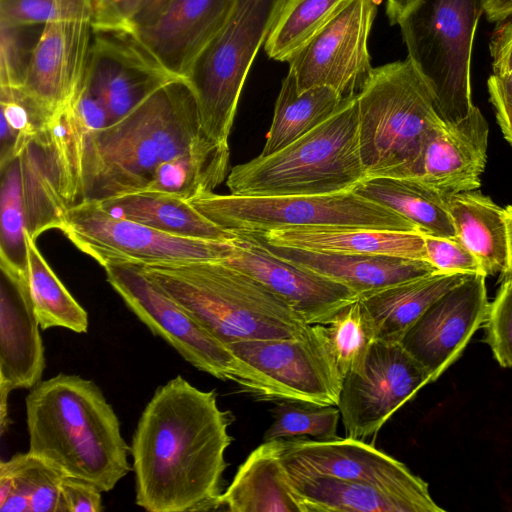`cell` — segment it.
<instances>
[{
  "mask_svg": "<svg viewBox=\"0 0 512 512\" xmlns=\"http://www.w3.org/2000/svg\"><path fill=\"white\" fill-rule=\"evenodd\" d=\"M290 477H331L364 482L435 502L428 484L408 467L362 440L292 438L276 440Z\"/></svg>",
  "mask_w": 512,
  "mask_h": 512,
  "instance_id": "cell-16",
  "label": "cell"
},
{
  "mask_svg": "<svg viewBox=\"0 0 512 512\" xmlns=\"http://www.w3.org/2000/svg\"><path fill=\"white\" fill-rule=\"evenodd\" d=\"M27 287L42 330L60 327L76 333L88 331L86 310L75 300L26 233Z\"/></svg>",
  "mask_w": 512,
  "mask_h": 512,
  "instance_id": "cell-34",
  "label": "cell"
},
{
  "mask_svg": "<svg viewBox=\"0 0 512 512\" xmlns=\"http://www.w3.org/2000/svg\"><path fill=\"white\" fill-rule=\"evenodd\" d=\"M505 209V218L507 225V237H508V272L504 276H512V205L507 206ZM503 277V278H504Z\"/></svg>",
  "mask_w": 512,
  "mask_h": 512,
  "instance_id": "cell-50",
  "label": "cell"
},
{
  "mask_svg": "<svg viewBox=\"0 0 512 512\" xmlns=\"http://www.w3.org/2000/svg\"><path fill=\"white\" fill-rule=\"evenodd\" d=\"M485 279L482 274L470 275L433 303L401 339L431 382L460 357L484 324L490 304Z\"/></svg>",
  "mask_w": 512,
  "mask_h": 512,
  "instance_id": "cell-18",
  "label": "cell"
},
{
  "mask_svg": "<svg viewBox=\"0 0 512 512\" xmlns=\"http://www.w3.org/2000/svg\"><path fill=\"white\" fill-rule=\"evenodd\" d=\"M169 1L170 0H143L135 18V27L138 28L153 20Z\"/></svg>",
  "mask_w": 512,
  "mask_h": 512,
  "instance_id": "cell-48",
  "label": "cell"
},
{
  "mask_svg": "<svg viewBox=\"0 0 512 512\" xmlns=\"http://www.w3.org/2000/svg\"><path fill=\"white\" fill-rule=\"evenodd\" d=\"M187 200L207 219L234 235L327 226L419 232L403 216L353 190L326 195L289 196L201 192Z\"/></svg>",
  "mask_w": 512,
  "mask_h": 512,
  "instance_id": "cell-8",
  "label": "cell"
},
{
  "mask_svg": "<svg viewBox=\"0 0 512 512\" xmlns=\"http://www.w3.org/2000/svg\"><path fill=\"white\" fill-rule=\"evenodd\" d=\"M65 475L29 451L0 462L1 512H60Z\"/></svg>",
  "mask_w": 512,
  "mask_h": 512,
  "instance_id": "cell-33",
  "label": "cell"
},
{
  "mask_svg": "<svg viewBox=\"0 0 512 512\" xmlns=\"http://www.w3.org/2000/svg\"><path fill=\"white\" fill-rule=\"evenodd\" d=\"M107 281L126 306L155 335L196 369L232 381L258 397L257 374L156 285L136 264L103 267Z\"/></svg>",
  "mask_w": 512,
  "mask_h": 512,
  "instance_id": "cell-11",
  "label": "cell"
},
{
  "mask_svg": "<svg viewBox=\"0 0 512 512\" xmlns=\"http://www.w3.org/2000/svg\"><path fill=\"white\" fill-rule=\"evenodd\" d=\"M483 7L490 22H498L512 15V0H484Z\"/></svg>",
  "mask_w": 512,
  "mask_h": 512,
  "instance_id": "cell-47",
  "label": "cell"
},
{
  "mask_svg": "<svg viewBox=\"0 0 512 512\" xmlns=\"http://www.w3.org/2000/svg\"><path fill=\"white\" fill-rule=\"evenodd\" d=\"M236 0H170L136 28L147 48L174 76L187 78L206 46L227 21Z\"/></svg>",
  "mask_w": 512,
  "mask_h": 512,
  "instance_id": "cell-22",
  "label": "cell"
},
{
  "mask_svg": "<svg viewBox=\"0 0 512 512\" xmlns=\"http://www.w3.org/2000/svg\"><path fill=\"white\" fill-rule=\"evenodd\" d=\"M233 420L214 391L200 390L181 375L159 386L130 445L136 504L149 512L220 509Z\"/></svg>",
  "mask_w": 512,
  "mask_h": 512,
  "instance_id": "cell-1",
  "label": "cell"
},
{
  "mask_svg": "<svg viewBox=\"0 0 512 512\" xmlns=\"http://www.w3.org/2000/svg\"><path fill=\"white\" fill-rule=\"evenodd\" d=\"M484 0H418L400 19L408 56L434 91L443 118L458 120L474 106L471 59Z\"/></svg>",
  "mask_w": 512,
  "mask_h": 512,
  "instance_id": "cell-7",
  "label": "cell"
},
{
  "mask_svg": "<svg viewBox=\"0 0 512 512\" xmlns=\"http://www.w3.org/2000/svg\"><path fill=\"white\" fill-rule=\"evenodd\" d=\"M470 275L435 271L359 297L375 339L399 342L438 299Z\"/></svg>",
  "mask_w": 512,
  "mask_h": 512,
  "instance_id": "cell-26",
  "label": "cell"
},
{
  "mask_svg": "<svg viewBox=\"0 0 512 512\" xmlns=\"http://www.w3.org/2000/svg\"><path fill=\"white\" fill-rule=\"evenodd\" d=\"M111 214L159 231L193 239L231 241L227 232L198 212L187 199L161 192H138L99 201Z\"/></svg>",
  "mask_w": 512,
  "mask_h": 512,
  "instance_id": "cell-30",
  "label": "cell"
},
{
  "mask_svg": "<svg viewBox=\"0 0 512 512\" xmlns=\"http://www.w3.org/2000/svg\"><path fill=\"white\" fill-rule=\"evenodd\" d=\"M348 0H285L264 43L267 56L288 62Z\"/></svg>",
  "mask_w": 512,
  "mask_h": 512,
  "instance_id": "cell-35",
  "label": "cell"
},
{
  "mask_svg": "<svg viewBox=\"0 0 512 512\" xmlns=\"http://www.w3.org/2000/svg\"><path fill=\"white\" fill-rule=\"evenodd\" d=\"M0 167L16 158L49 120L19 88L0 86Z\"/></svg>",
  "mask_w": 512,
  "mask_h": 512,
  "instance_id": "cell-37",
  "label": "cell"
},
{
  "mask_svg": "<svg viewBox=\"0 0 512 512\" xmlns=\"http://www.w3.org/2000/svg\"><path fill=\"white\" fill-rule=\"evenodd\" d=\"M231 512H305L280 458L277 441H264L239 466L220 497Z\"/></svg>",
  "mask_w": 512,
  "mask_h": 512,
  "instance_id": "cell-27",
  "label": "cell"
},
{
  "mask_svg": "<svg viewBox=\"0 0 512 512\" xmlns=\"http://www.w3.org/2000/svg\"><path fill=\"white\" fill-rule=\"evenodd\" d=\"M328 343L343 378L359 369L375 340L359 298L325 324Z\"/></svg>",
  "mask_w": 512,
  "mask_h": 512,
  "instance_id": "cell-38",
  "label": "cell"
},
{
  "mask_svg": "<svg viewBox=\"0 0 512 512\" xmlns=\"http://www.w3.org/2000/svg\"><path fill=\"white\" fill-rule=\"evenodd\" d=\"M143 0H91L95 29H131Z\"/></svg>",
  "mask_w": 512,
  "mask_h": 512,
  "instance_id": "cell-43",
  "label": "cell"
},
{
  "mask_svg": "<svg viewBox=\"0 0 512 512\" xmlns=\"http://www.w3.org/2000/svg\"><path fill=\"white\" fill-rule=\"evenodd\" d=\"M45 369L40 324L27 281L14 284L4 276L0 288V394L31 389Z\"/></svg>",
  "mask_w": 512,
  "mask_h": 512,
  "instance_id": "cell-23",
  "label": "cell"
},
{
  "mask_svg": "<svg viewBox=\"0 0 512 512\" xmlns=\"http://www.w3.org/2000/svg\"><path fill=\"white\" fill-rule=\"evenodd\" d=\"M340 411L334 405H317L293 400H280L273 421L263 435L264 441L313 437L329 440L338 437Z\"/></svg>",
  "mask_w": 512,
  "mask_h": 512,
  "instance_id": "cell-36",
  "label": "cell"
},
{
  "mask_svg": "<svg viewBox=\"0 0 512 512\" xmlns=\"http://www.w3.org/2000/svg\"><path fill=\"white\" fill-rule=\"evenodd\" d=\"M488 136V123L475 105L458 120H442L425 136L405 179L446 199L477 190L487 162Z\"/></svg>",
  "mask_w": 512,
  "mask_h": 512,
  "instance_id": "cell-21",
  "label": "cell"
},
{
  "mask_svg": "<svg viewBox=\"0 0 512 512\" xmlns=\"http://www.w3.org/2000/svg\"><path fill=\"white\" fill-rule=\"evenodd\" d=\"M364 178L355 95L293 143L234 166L226 184L239 196L326 195L352 190Z\"/></svg>",
  "mask_w": 512,
  "mask_h": 512,
  "instance_id": "cell-5",
  "label": "cell"
},
{
  "mask_svg": "<svg viewBox=\"0 0 512 512\" xmlns=\"http://www.w3.org/2000/svg\"><path fill=\"white\" fill-rule=\"evenodd\" d=\"M352 190L403 216L422 234L456 238L447 209V199L416 181L394 177H366Z\"/></svg>",
  "mask_w": 512,
  "mask_h": 512,
  "instance_id": "cell-31",
  "label": "cell"
},
{
  "mask_svg": "<svg viewBox=\"0 0 512 512\" xmlns=\"http://www.w3.org/2000/svg\"><path fill=\"white\" fill-rule=\"evenodd\" d=\"M227 348L259 377L258 399L338 405L344 378L324 324L309 325L299 337L249 340Z\"/></svg>",
  "mask_w": 512,
  "mask_h": 512,
  "instance_id": "cell-13",
  "label": "cell"
},
{
  "mask_svg": "<svg viewBox=\"0 0 512 512\" xmlns=\"http://www.w3.org/2000/svg\"><path fill=\"white\" fill-rule=\"evenodd\" d=\"M92 40L91 18L54 21L43 26L19 89L49 121L73 103L83 89Z\"/></svg>",
  "mask_w": 512,
  "mask_h": 512,
  "instance_id": "cell-19",
  "label": "cell"
},
{
  "mask_svg": "<svg viewBox=\"0 0 512 512\" xmlns=\"http://www.w3.org/2000/svg\"><path fill=\"white\" fill-rule=\"evenodd\" d=\"M378 0H348L289 63L300 91L327 86L347 98L357 95L373 67L368 38Z\"/></svg>",
  "mask_w": 512,
  "mask_h": 512,
  "instance_id": "cell-15",
  "label": "cell"
},
{
  "mask_svg": "<svg viewBox=\"0 0 512 512\" xmlns=\"http://www.w3.org/2000/svg\"><path fill=\"white\" fill-rule=\"evenodd\" d=\"M29 452L109 492L133 470L130 446L101 389L78 375L40 381L25 399Z\"/></svg>",
  "mask_w": 512,
  "mask_h": 512,
  "instance_id": "cell-3",
  "label": "cell"
},
{
  "mask_svg": "<svg viewBox=\"0 0 512 512\" xmlns=\"http://www.w3.org/2000/svg\"><path fill=\"white\" fill-rule=\"evenodd\" d=\"M290 477V476H289ZM305 512H443L436 502L331 477H290Z\"/></svg>",
  "mask_w": 512,
  "mask_h": 512,
  "instance_id": "cell-28",
  "label": "cell"
},
{
  "mask_svg": "<svg viewBox=\"0 0 512 512\" xmlns=\"http://www.w3.org/2000/svg\"><path fill=\"white\" fill-rule=\"evenodd\" d=\"M496 23L489 42L492 74L512 79V15Z\"/></svg>",
  "mask_w": 512,
  "mask_h": 512,
  "instance_id": "cell-45",
  "label": "cell"
},
{
  "mask_svg": "<svg viewBox=\"0 0 512 512\" xmlns=\"http://www.w3.org/2000/svg\"><path fill=\"white\" fill-rule=\"evenodd\" d=\"M264 242L315 252L426 260L423 234L364 227H297L253 234Z\"/></svg>",
  "mask_w": 512,
  "mask_h": 512,
  "instance_id": "cell-25",
  "label": "cell"
},
{
  "mask_svg": "<svg viewBox=\"0 0 512 512\" xmlns=\"http://www.w3.org/2000/svg\"><path fill=\"white\" fill-rule=\"evenodd\" d=\"M92 17L91 0H0V21L33 26Z\"/></svg>",
  "mask_w": 512,
  "mask_h": 512,
  "instance_id": "cell-39",
  "label": "cell"
},
{
  "mask_svg": "<svg viewBox=\"0 0 512 512\" xmlns=\"http://www.w3.org/2000/svg\"><path fill=\"white\" fill-rule=\"evenodd\" d=\"M60 231L102 267L109 264L219 261L234 252L233 240H202L165 233L117 217L99 201H82L70 207Z\"/></svg>",
  "mask_w": 512,
  "mask_h": 512,
  "instance_id": "cell-12",
  "label": "cell"
},
{
  "mask_svg": "<svg viewBox=\"0 0 512 512\" xmlns=\"http://www.w3.org/2000/svg\"><path fill=\"white\" fill-rule=\"evenodd\" d=\"M357 103L366 177L405 178L429 130L444 120L434 91L406 58L373 68Z\"/></svg>",
  "mask_w": 512,
  "mask_h": 512,
  "instance_id": "cell-6",
  "label": "cell"
},
{
  "mask_svg": "<svg viewBox=\"0 0 512 512\" xmlns=\"http://www.w3.org/2000/svg\"><path fill=\"white\" fill-rule=\"evenodd\" d=\"M284 1L236 0L223 27L196 60L188 80L208 139L228 145L246 77Z\"/></svg>",
  "mask_w": 512,
  "mask_h": 512,
  "instance_id": "cell-9",
  "label": "cell"
},
{
  "mask_svg": "<svg viewBox=\"0 0 512 512\" xmlns=\"http://www.w3.org/2000/svg\"><path fill=\"white\" fill-rule=\"evenodd\" d=\"M346 98L327 86L300 91L288 71L283 79L271 127L260 156H268L307 134L332 116Z\"/></svg>",
  "mask_w": 512,
  "mask_h": 512,
  "instance_id": "cell-32",
  "label": "cell"
},
{
  "mask_svg": "<svg viewBox=\"0 0 512 512\" xmlns=\"http://www.w3.org/2000/svg\"><path fill=\"white\" fill-rule=\"evenodd\" d=\"M138 266L226 347L249 340L299 337L309 327L283 299L224 260Z\"/></svg>",
  "mask_w": 512,
  "mask_h": 512,
  "instance_id": "cell-4",
  "label": "cell"
},
{
  "mask_svg": "<svg viewBox=\"0 0 512 512\" xmlns=\"http://www.w3.org/2000/svg\"><path fill=\"white\" fill-rule=\"evenodd\" d=\"M418 0H386V13L391 24H398L400 19Z\"/></svg>",
  "mask_w": 512,
  "mask_h": 512,
  "instance_id": "cell-49",
  "label": "cell"
},
{
  "mask_svg": "<svg viewBox=\"0 0 512 512\" xmlns=\"http://www.w3.org/2000/svg\"><path fill=\"white\" fill-rule=\"evenodd\" d=\"M485 342L500 366L512 369V276L502 279L484 322Z\"/></svg>",
  "mask_w": 512,
  "mask_h": 512,
  "instance_id": "cell-40",
  "label": "cell"
},
{
  "mask_svg": "<svg viewBox=\"0 0 512 512\" xmlns=\"http://www.w3.org/2000/svg\"><path fill=\"white\" fill-rule=\"evenodd\" d=\"M487 88L502 134L512 146V79L492 74Z\"/></svg>",
  "mask_w": 512,
  "mask_h": 512,
  "instance_id": "cell-46",
  "label": "cell"
},
{
  "mask_svg": "<svg viewBox=\"0 0 512 512\" xmlns=\"http://www.w3.org/2000/svg\"><path fill=\"white\" fill-rule=\"evenodd\" d=\"M211 143L217 142L201 130L190 81L177 77L121 119L89 134L78 203L147 191L162 166Z\"/></svg>",
  "mask_w": 512,
  "mask_h": 512,
  "instance_id": "cell-2",
  "label": "cell"
},
{
  "mask_svg": "<svg viewBox=\"0 0 512 512\" xmlns=\"http://www.w3.org/2000/svg\"><path fill=\"white\" fill-rule=\"evenodd\" d=\"M261 241L278 257L334 280L359 297L437 271L426 260L315 252Z\"/></svg>",
  "mask_w": 512,
  "mask_h": 512,
  "instance_id": "cell-24",
  "label": "cell"
},
{
  "mask_svg": "<svg viewBox=\"0 0 512 512\" xmlns=\"http://www.w3.org/2000/svg\"><path fill=\"white\" fill-rule=\"evenodd\" d=\"M431 379L399 342L375 339L362 366L343 380L339 402L346 437L374 436Z\"/></svg>",
  "mask_w": 512,
  "mask_h": 512,
  "instance_id": "cell-14",
  "label": "cell"
},
{
  "mask_svg": "<svg viewBox=\"0 0 512 512\" xmlns=\"http://www.w3.org/2000/svg\"><path fill=\"white\" fill-rule=\"evenodd\" d=\"M60 187V171L46 130L1 167L0 265L9 279L27 276L26 233L36 240L61 230L68 210Z\"/></svg>",
  "mask_w": 512,
  "mask_h": 512,
  "instance_id": "cell-10",
  "label": "cell"
},
{
  "mask_svg": "<svg viewBox=\"0 0 512 512\" xmlns=\"http://www.w3.org/2000/svg\"><path fill=\"white\" fill-rule=\"evenodd\" d=\"M26 28L0 21V86H23L33 50Z\"/></svg>",
  "mask_w": 512,
  "mask_h": 512,
  "instance_id": "cell-41",
  "label": "cell"
},
{
  "mask_svg": "<svg viewBox=\"0 0 512 512\" xmlns=\"http://www.w3.org/2000/svg\"><path fill=\"white\" fill-rule=\"evenodd\" d=\"M101 493L93 483L65 475L60 487V512H100Z\"/></svg>",
  "mask_w": 512,
  "mask_h": 512,
  "instance_id": "cell-44",
  "label": "cell"
},
{
  "mask_svg": "<svg viewBox=\"0 0 512 512\" xmlns=\"http://www.w3.org/2000/svg\"><path fill=\"white\" fill-rule=\"evenodd\" d=\"M177 78L140 39L136 28L95 29L86 84L116 122Z\"/></svg>",
  "mask_w": 512,
  "mask_h": 512,
  "instance_id": "cell-17",
  "label": "cell"
},
{
  "mask_svg": "<svg viewBox=\"0 0 512 512\" xmlns=\"http://www.w3.org/2000/svg\"><path fill=\"white\" fill-rule=\"evenodd\" d=\"M224 261L283 299L309 324H328L359 296L348 287L272 253L252 234H236Z\"/></svg>",
  "mask_w": 512,
  "mask_h": 512,
  "instance_id": "cell-20",
  "label": "cell"
},
{
  "mask_svg": "<svg viewBox=\"0 0 512 512\" xmlns=\"http://www.w3.org/2000/svg\"><path fill=\"white\" fill-rule=\"evenodd\" d=\"M456 237L477 258L484 275L508 272V237L505 209L481 191L461 192L447 198Z\"/></svg>",
  "mask_w": 512,
  "mask_h": 512,
  "instance_id": "cell-29",
  "label": "cell"
},
{
  "mask_svg": "<svg viewBox=\"0 0 512 512\" xmlns=\"http://www.w3.org/2000/svg\"><path fill=\"white\" fill-rule=\"evenodd\" d=\"M427 261L442 272L482 274L477 258L456 238L423 234Z\"/></svg>",
  "mask_w": 512,
  "mask_h": 512,
  "instance_id": "cell-42",
  "label": "cell"
}]
</instances>
